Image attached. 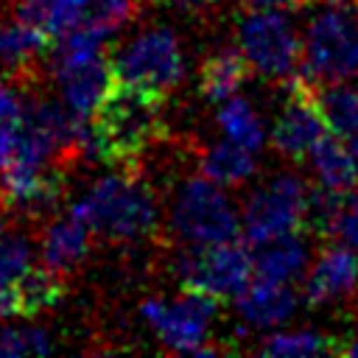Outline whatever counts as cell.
Returning <instances> with one entry per match:
<instances>
[{
	"label": "cell",
	"instance_id": "7a4b0ae2",
	"mask_svg": "<svg viewBox=\"0 0 358 358\" xmlns=\"http://www.w3.org/2000/svg\"><path fill=\"white\" fill-rule=\"evenodd\" d=\"M90 229L106 241H143L154 235L159 224V207L151 187L137 171H120L101 176L73 204Z\"/></svg>",
	"mask_w": 358,
	"mask_h": 358
},
{
	"label": "cell",
	"instance_id": "9a60e30c",
	"mask_svg": "<svg viewBox=\"0 0 358 358\" xmlns=\"http://www.w3.org/2000/svg\"><path fill=\"white\" fill-rule=\"evenodd\" d=\"M36 235L31 227L6 224L0 227V319L11 316V291L39 266L36 263Z\"/></svg>",
	"mask_w": 358,
	"mask_h": 358
},
{
	"label": "cell",
	"instance_id": "8fae6325",
	"mask_svg": "<svg viewBox=\"0 0 358 358\" xmlns=\"http://www.w3.org/2000/svg\"><path fill=\"white\" fill-rule=\"evenodd\" d=\"M327 120L319 103V84L308 76H294L285 81V101L271 129V148L288 159L302 162L327 137Z\"/></svg>",
	"mask_w": 358,
	"mask_h": 358
},
{
	"label": "cell",
	"instance_id": "7402d4cb",
	"mask_svg": "<svg viewBox=\"0 0 358 358\" xmlns=\"http://www.w3.org/2000/svg\"><path fill=\"white\" fill-rule=\"evenodd\" d=\"M64 288H67L64 277L39 263V266L11 291V296H8L11 316H39V313H45L48 308H53L56 302H62Z\"/></svg>",
	"mask_w": 358,
	"mask_h": 358
},
{
	"label": "cell",
	"instance_id": "484cf974",
	"mask_svg": "<svg viewBox=\"0 0 358 358\" xmlns=\"http://www.w3.org/2000/svg\"><path fill=\"white\" fill-rule=\"evenodd\" d=\"M53 350V336L36 324L0 327V355H45Z\"/></svg>",
	"mask_w": 358,
	"mask_h": 358
},
{
	"label": "cell",
	"instance_id": "9c48e42d",
	"mask_svg": "<svg viewBox=\"0 0 358 358\" xmlns=\"http://www.w3.org/2000/svg\"><path fill=\"white\" fill-rule=\"evenodd\" d=\"M173 268L182 288L224 302L229 296H238L255 277V255H249V249H243L238 238L224 243L182 246Z\"/></svg>",
	"mask_w": 358,
	"mask_h": 358
},
{
	"label": "cell",
	"instance_id": "5bb4252c",
	"mask_svg": "<svg viewBox=\"0 0 358 358\" xmlns=\"http://www.w3.org/2000/svg\"><path fill=\"white\" fill-rule=\"evenodd\" d=\"M48 36L28 22L0 17V81H31L39 59L45 56Z\"/></svg>",
	"mask_w": 358,
	"mask_h": 358
},
{
	"label": "cell",
	"instance_id": "4dcf8cb0",
	"mask_svg": "<svg viewBox=\"0 0 358 358\" xmlns=\"http://www.w3.org/2000/svg\"><path fill=\"white\" fill-rule=\"evenodd\" d=\"M336 352L338 355H358V338H350L347 344H338Z\"/></svg>",
	"mask_w": 358,
	"mask_h": 358
},
{
	"label": "cell",
	"instance_id": "f546056e",
	"mask_svg": "<svg viewBox=\"0 0 358 358\" xmlns=\"http://www.w3.org/2000/svg\"><path fill=\"white\" fill-rule=\"evenodd\" d=\"M246 8H274V11H288V8H299L310 0H241Z\"/></svg>",
	"mask_w": 358,
	"mask_h": 358
},
{
	"label": "cell",
	"instance_id": "83f0119b",
	"mask_svg": "<svg viewBox=\"0 0 358 358\" xmlns=\"http://www.w3.org/2000/svg\"><path fill=\"white\" fill-rule=\"evenodd\" d=\"M324 235H330L338 243L358 249V187L347 190L338 199V204H336V210L324 227Z\"/></svg>",
	"mask_w": 358,
	"mask_h": 358
},
{
	"label": "cell",
	"instance_id": "cb8c5ba5",
	"mask_svg": "<svg viewBox=\"0 0 358 358\" xmlns=\"http://www.w3.org/2000/svg\"><path fill=\"white\" fill-rule=\"evenodd\" d=\"M221 131L227 140L238 143V145H246L252 151H260L263 143H266V131H263V123L255 112V106L241 98V95H232L227 101H221L218 106V115H215Z\"/></svg>",
	"mask_w": 358,
	"mask_h": 358
},
{
	"label": "cell",
	"instance_id": "7c38bea8",
	"mask_svg": "<svg viewBox=\"0 0 358 358\" xmlns=\"http://www.w3.org/2000/svg\"><path fill=\"white\" fill-rule=\"evenodd\" d=\"M358 288V249L347 243H327L305 274V302L333 305L344 302Z\"/></svg>",
	"mask_w": 358,
	"mask_h": 358
},
{
	"label": "cell",
	"instance_id": "8992f818",
	"mask_svg": "<svg viewBox=\"0 0 358 358\" xmlns=\"http://www.w3.org/2000/svg\"><path fill=\"white\" fill-rule=\"evenodd\" d=\"M238 48L246 56L252 73L266 81H291L302 64L305 39L274 8H249L235 25Z\"/></svg>",
	"mask_w": 358,
	"mask_h": 358
},
{
	"label": "cell",
	"instance_id": "3957f363",
	"mask_svg": "<svg viewBox=\"0 0 358 358\" xmlns=\"http://www.w3.org/2000/svg\"><path fill=\"white\" fill-rule=\"evenodd\" d=\"M302 67L316 84H336L358 76V0H333L310 20Z\"/></svg>",
	"mask_w": 358,
	"mask_h": 358
},
{
	"label": "cell",
	"instance_id": "277c9868",
	"mask_svg": "<svg viewBox=\"0 0 358 358\" xmlns=\"http://www.w3.org/2000/svg\"><path fill=\"white\" fill-rule=\"evenodd\" d=\"M224 185L201 176H190L179 185L168 224L182 246H204L235 241L241 232V215L229 196L221 190Z\"/></svg>",
	"mask_w": 358,
	"mask_h": 358
},
{
	"label": "cell",
	"instance_id": "1f68e13d",
	"mask_svg": "<svg viewBox=\"0 0 358 358\" xmlns=\"http://www.w3.org/2000/svg\"><path fill=\"white\" fill-rule=\"evenodd\" d=\"M6 207H8V196H6V190L0 187V227H3V215H6Z\"/></svg>",
	"mask_w": 358,
	"mask_h": 358
},
{
	"label": "cell",
	"instance_id": "ac0fdd59",
	"mask_svg": "<svg viewBox=\"0 0 358 358\" xmlns=\"http://www.w3.org/2000/svg\"><path fill=\"white\" fill-rule=\"evenodd\" d=\"M249 73H252V67H249L246 56L241 53V48H221L201 62L199 92L207 101L221 103V101L238 95V90L246 84Z\"/></svg>",
	"mask_w": 358,
	"mask_h": 358
},
{
	"label": "cell",
	"instance_id": "d6986e66",
	"mask_svg": "<svg viewBox=\"0 0 358 358\" xmlns=\"http://www.w3.org/2000/svg\"><path fill=\"white\" fill-rule=\"evenodd\" d=\"M92 3L95 0H20L17 17L48 39H62L81 25Z\"/></svg>",
	"mask_w": 358,
	"mask_h": 358
},
{
	"label": "cell",
	"instance_id": "2e32d148",
	"mask_svg": "<svg viewBox=\"0 0 358 358\" xmlns=\"http://www.w3.org/2000/svg\"><path fill=\"white\" fill-rule=\"evenodd\" d=\"M235 308L241 319L252 327H274L291 319L296 310V294L285 282H271L252 277L249 285L235 296Z\"/></svg>",
	"mask_w": 358,
	"mask_h": 358
},
{
	"label": "cell",
	"instance_id": "f1b7e54d",
	"mask_svg": "<svg viewBox=\"0 0 358 358\" xmlns=\"http://www.w3.org/2000/svg\"><path fill=\"white\" fill-rule=\"evenodd\" d=\"M162 3H168L176 11H185V14H207L218 0H162Z\"/></svg>",
	"mask_w": 358,
	"mask_h": 358
},
{
	"label": "cell",
	"instance_id": "ba28073f",
	"mask_svg": "<svg viewBox=\"0 0 358 358\" xmlns=\"http://www.w3.org/2000/svg\"><path fill=\"white\" fill-rule=\"evenodd\" d=\"M218 299L182 288L179 296H151L140 305L143 322L157 333V338L173 352H193V355H215L221 347L207 344L210 327L218 310Z\"/></svg>",
	"mask_w": 358,
	"mask_h": 358
},
{
	"label": "cell",
	"instance_id": "6da1fadb",
	"mask_svg": "<svg viewBox=\"0 0 358 358\" xmlns=\"http://www.w3.org/2000/svg\"><path fill=\"white\" fill-rule=\"evenodd\" d=\"M165 92L117 81L87 120L92 154L120 171H137V162L157 145L165 131Z\"/></svg>",
	"mask_w": 358,
	"mask_h": 358
},
{
	"label": "cell",
	"instance_id": "ffe728a7",
	"mask_svg": "<svg viewBox=\"0 0 358 358\" xmlns=\"http://www.w3.org/2000/svg\"><path fill=\"white\" fill-rule=\"evenodd\" d=\"M310 171L316 176V187L330 193H347L358 187V171L350 154V145L338 134H327L310 154Z\"/></svg>",
	"mask_w": 358,
	"mask_h": 358
},
{
	"label": "cell",
	"instance_id": "52a82bcc",
	"mask_svg": "<svg viewBox=\"0 0 358 358\" xmlns=\"http://www.w3.org/2000/svg\"><path fill=\"white\" fill-rule=\"evenodd\" d=\"M53 84L64 106L78 120H90L115 84L112 56L103 53L101 42L59 39L53 56Z\"/></svg>",
	"mask_w": 358,
	"mask_h": 358
},
{
	"label": "cell",
	"instance_id": "4fadbf2b",
	"mask_svg": "<svg viewBox=\"0 0 358 358\" xmlns=\"http://www.w3.org/2000/svg\"><path fill=\"white\" fill-rule=\"evenodd\" d=\"M92 235L95 232L90 229V224L73 210L64 215H53L39 232V263L67 280V274L87 260Z\"/></svg>",
	"mask_w": 358,
	"mask_h": 358
},
{
	"label": "cell",
	"instance_id": "d4e9b609",
	"mask_svg": "<svg viewBox=\"0 0 358 358\" xmlns=\"http://www.w3.org/2000/svg\"><path fill=\"white\" fill-rule=\"evenodd\" d=\"M336 347L338 341H333L319 330H285L266 336L257 350L263 355H316V352H336Z\"/></svg>",
	"mask_w": 358,
	"mask_h": 358
},
{
	"label": "cell",
	"instance_id": "44dd1931",
	"mask_svg": "<svg viewBox=\"0 0 358 358\" xmlns=\"http://www.w3.org/2000/svg\"><path fill=\"white\" fill-rule=\"evenodd\" d=\"M255 154L257 151H252L246 145H238L232 140H221V143H213L204 151H199V171L207 179H213L224 187H232V185L246 182L257 171Z\"/></svg>",
	"mask_w": 358,
	"mask_h": 358
},
{
	"label": "cell",
	"instance_id": "603a6c76",
	"mask_svg": "<svg viewBox=\"0 0 358 358\" xmlns=\"http://www.w3.org/2000/svg\"><path fill=\"white\" fill-rule=\"evenodd\" d=\"M319 103L327 129L344 140L358 137V87L350 81L319 84Z\"/></svg>",
	"mask_w": 358,
	"mask_h": 358
},
{
	"label": "cell",
	"instance_id": "4316f807",
	"mask_svg": "<svg viewBox=\"0 0 358 358\" xmlns=\"http://www.w3.org/2000/svg\"><path fill=\"white\" fill-rule=\"evenodd\" d=\"M22 115H25V101L6 81H0V171L8 165L14 154L22 129Z\"/></svg>",
	"mask_w": 358,
	"mask_h": 358
},
{
	"label": "cell",
	"instance_id": "30bf717a",
	"mask_svg": "<svg viewBox=\"0 0 358 358\" xmlns=\"http://www.w3.org/2000/svg\"><path fill=\"white\" fill-rule=\"evenodd\" d=\"M112 67L117 81L171 92L182 84L187 59L179 36L171 28H145L112 56Z\"/></svg>",
	"mask_w": 358,
	"mask_h": 358
},
{
	"label": "cell",
	"instance_id": "e0dca14e",
	"mask_svg": "<svg viewBox=\"0 0 358 358\" xmlns=\"http://www.w3.org/2000/svg\"><path fill=\"white\" fill-rule=\"evenodd\" d=\"M308 266H310V255L299 232L268 241L255 255V277L271 282L294 285L308 274Z\"/></svg>",
	"mask_w": 358,
	"mask_h": 358
},
{
	"label": "cell",
	"instance_id": "5b68a950",
	"mask_svg": "<svg viewBox=\"0 0 358 358\" xmlns=\"http://www.w3.org/2000/svg\"><path fill=\"white\" fill-rule=\"evenodd\" d=\"M313 187L296 173H277L255 187L241 210V232L252 246L299 232L310 215Z\"/></svg>",
	"mask_w": 358,
	"mask_h": 358
}]
</instances>
